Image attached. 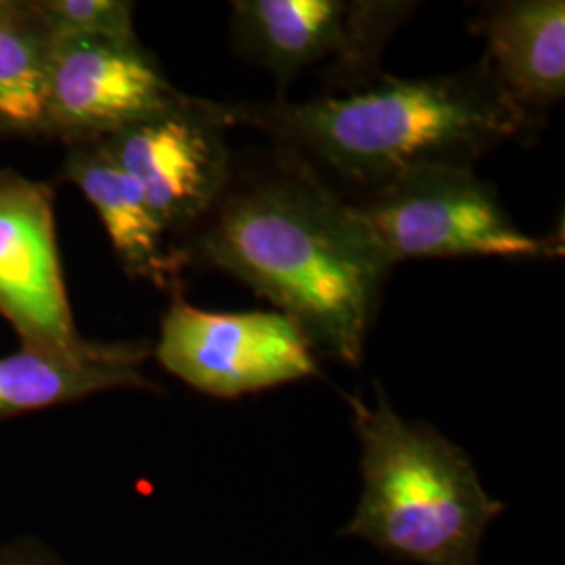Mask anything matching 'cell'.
I'll return each instance as SVG.
<instances>
[{
  "instance_id": "cell-7",
  "label": "cell",
  "mask_w": 565,
  "mask_h": 565,
  "mask_svg": "<svg viewBox=\"0 0 565 565\" xmlns=\"http://www.w3.org/2000/svg\"><path fill=\"white\" fill-rule=\"evenodd\" d=\"M223 128L216 103L186 97L97 142L172 233L202 223L223 198L231 177Z\"/></svg>"
},
{
  "instance_id": "cell-2",
  "label": "cell",
  "mask_w": 565,
  "mask_h": 565,
  "mask_svg": "<svg viewBox=\"0 0 565 565\" xmlns=\"http://www.w3.org/2000/svg\"><path fill=\"white\" fill-rule=\"evenodd\" d=\"M224 126L260 128L287 160L373 191L425 166H461L522 137L534 124L484 63L450 76H377L312 102L216 103Z\"/></svg>"
},
{
  "instance_id": "cell-5",
  "label": "cell",
  "mask_w": 565,
  "mask_h": 565,
  "mask_svg": "<svg viewBox=\"0 0 565 565\" xmlns=\"http://www.w3.org/2000/svg\"><path fill=\"white\" fill-rule=\"evenodd\" d=\"M413 7L377 0H239L233 2V42L281 84L324 65L329 81L352 90L380 76L385 42Z\"/></svg>"
},
{
  "instance_id": "cell-10",
  "label": "cell",
  "mask_w": 565,
  "mask_h": 565,
  "mask_svg": "<svg viewBox=\"0 0 565 565\" xmlns=\"http://www.w3.org/2000/svg\"><path fill=\"white\" fill-rule=\"evenodd\" d=\"M145 342L23 348L0 356V422L78 403L111 390H156L142 373Z\"/></svg>"
},
{
  "instance_id": "cell-12",
  "label": "cell",
  "mask_w": 565,
  "mask_h": 565,
  "mask_svg": "<svg viewBox=\"0 0 565 565\" xmlns=\"http://www.w3.org/2000/svg\"><path fill=\"white\" fill-rule=\"evenodd\" d=\"M63 179L74 182L95 207L128 277L170 291L179 289L186 256L168 247V233L145 202L141 189L111 162L99 142L67 145Z\"/></svg>"
},
{
  "instance_id": "cell-8",
  "label": "cell",
  "mask_w": 565,
  "mask_h": 565,
  "mask_svg": "<svg viewBox=\"0 0 565 565\" xmlns=\"http://www.w3.org/2000/svg\"><path fill=\"white\" fill-rule=\"evenodd\" d=\"M186 97L139 39H63L51 46L49 137L65 145L103 141Z\"/></svg>"
},
{
  "instance_id": "cell-1",
  "label": "cell",
  "mask_w": 565,
  "mask_h": 565,
  "mask_svg": "<svg viewBox=\"0 0 565 565\" xmlns=\"http://www.w3.org/2000/svg\"><path fill=\"white\" fill-rule=\"evenodd\" d=\"M195 254L294 319L315 350L363 359L390 266L323 182L300 163L221 198Z\"/></svg>"
},
{
  "instance_id": "cell-3",
  "label": "cell",
  "mask_w": 565,
  "mask_h": 565,
  "mask_svg": "<svg viewBox=\"0 0 565 565\" xmlns=\"http://www.w3.org/2000/svg\"><path fill=\"white\" fill-rule=\"evenodd\" d=\"M361 440L363 497L343 536L417 565H480L488 525L505 505L490 497L463 448L387 403L350 398Z\"/></svg>"
},
{
  "instance_id": "cell-14",
  "label": "cell",
  "mask_w": 565,
  "mask_h": 565,
  "mask_svg": "<svg viewBox=\"0 0 565 565\" xmlns=\"http://www.w3.org/2000/svg\"><path fill=\"white\" fill-rule=\"evenodd\" d=\"M51 41H135V4L128 0H28Z\"/></svg>"
},
{
  "instance_id": "cell-11",
  "label": "cell",
  "mask_w": 565,
  "mask_h": 565,
  "mask_svg": "<svg viewBox=\"0 0 565 565\" xmlns=\"http://www.w3.org/2000/svg\"><path fill=\"white\" fill-rule=\"evenodd\" d=\"M478 32L486 39L488 74L530 118L564 99V0L492 4Z\"/></svg>"
},
{
  "instance_id": "cell-13",
  "label": "cell",
  "mask_w": 565,
  "mask_h": 565,
  "mask_svg": "<svg viewBox=\"0 0 565 565\" xmlns=\"http://www.w3.org/2000/svg\"><path fill=\"white\" fill-rule=\"evenodd\" d=\"M51 46L28 0H0V137H49Z\"/></svg>"
},
{
  "instance_id": "cell-6",
  "label": "cell",
  "mask_w": 565,
  "mask_h": 565,
  "mask_svg": "<svg viewBox=\"0 0 565 565\" xmlns=\"http://www.w3.org/2000/svg\"><path fill=\"white\" fill-rule=\"evenodd\" d=\"M162 319L156 359L214 398H242L319 375L302 327L282 312H212L186 302L181 289Z\"/></svg>"
},
{
  "instance_id": "cell-4",
  "label": "cell",
  "mask_w": 565,
  "mask_h": 565,
  "mask_svg": "<svg viewBox=\"0 0 565 565\" xmlns=\"http://www.w3.org/2000/svg\"><path fill=\"white\" fill-rule=\"evenodd\" d=\"M352 218L392 268L415 258H548L562 242L511 221L494 189L461 166H425L348 203Z\"/></svg>"
},
{
  "instance_id": "cell-9",
  "label": "cell",
  "mask_w": 565,
  "mask_h": 565,
  "mask_svg": "<svg viewBox=\"0 0 565 565\" xmlns=\"http://www.w3.org/2000/svg\"><path fill=\"white\" fill-rule=\"evenodd\" d=\"M0 317L23 348L84 342L61 268L55 193L15 170H0Z\"/></svg>"
},
{
  "instance_id": "cell-15",
  "label": "cell",
  "mask_w": 565,
  "mask_h": 565,
  "mask_svg": "<svg viewBox=\"0 0 565 565\" xmlns=\"http://www.w3.org/2000/svg\"><path fill=\"white\" fill-rule=\"evenodd\" d=\"M0 565H74L41 536L23 534L0 543Z\"/></svg>"
}]
</instances>
